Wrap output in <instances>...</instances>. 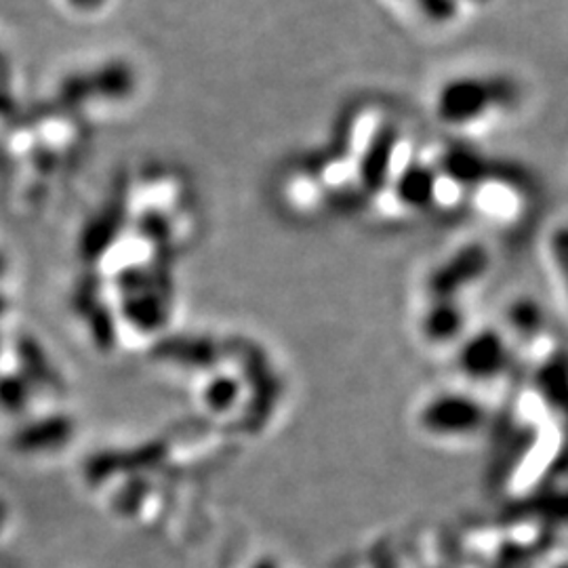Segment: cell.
<instances>
[{
    "mask_svg": "<svg viewBox=\"0 0 568 568\" xmlns=\"http://www.w3.org/2000/svg\"><path fill=\"white\" fill-rule=\"evenodd\" d=\"M2 312H4V300L0 297V314H2Z\"/></svg>",
    "mask_w": 568,
    "mask_h": 568,
    "instance_id": "cell-13",
    "label": "cell"
},
{
    "mask_svg": "<svg viewBox=\"0 0 568 568\" xmlns=\"http://www.w3.org/2000/svg\"><path fill=\"white\" fill-rule=\"evenodd\" d=\"M77 9H81V11H95V9H100L103 7V2L105 0H70Z\"/></svg>",
    "mask_w": 568,
    "mask_h": 568,
    "instance_id": "cell-12",
    "label": "cell"
},
{
    "mask_svg": "<svg viewBox=\"0 0 568 568\" xmlns=\"http://www.w3.org/2000/svg\"><path fill=\"white\" fill-rule=\"evenodd\" d=\"M525 98L523 84L511 74L455 77L436 95V114L445 124L466 126L488 112H511Z\"/></svg>",
    "mask_w": 568,
    "mask_h": 568,
    "instance_id": "cell-1",
    "label": "cell"
},
{
    "mask_svg": "<svg viewBox=\"0 0 568 568\" xmlns=\"http://www.w3.org/2000/svg\"><path fill=\"white\" fill-rule=\"evenodd\" d=\"M65 434V426L60 419H47L41 424L23 427L16 436V447L21 450H41L60 443Z\"/></svg>",
    "mask_w": 568,
    "mask_h": 568,
    "instance_id": "cell-8",
    "label": "cell"
},
{
    "mask_svg": "<svg viewBox=\"0 0 568 568\" xmlns=\"http://www.w3.org/2000/svg\"><path fill=\"white\" fill-rule=\"evenodd\" d=\"M419 424L432 436L469 438L485 424L483 405L464 394H440L419 413Z\"/></svg>",
    "mask_w": 568,
    "mask_h": 568,
    "instance_id": "cell-3",
    "label": "cell"
},
{
    "mask_svg": "<svg viewBox=\"0 0 568 568\" xmlns=\"http://www.w3.org/2000/svg\"><path fill=\"white\" fill-rule=\"evenodd\" d=\"M422 16L432 23H448L459 13V0H413Z\"/></svg>",
    "mask_w": 568,
    "mask_h": 568,
    "instance_id": "cell-11",
    "label": "cell"
},
{
    "mask_svg": "<svg viewBox=\"0 0 568 568\" xmlns=\"http://www.w3.org/2000/svg\"><path fill=\"white\" fill-rule=\"evenodd\" d=\"M549 253L568 295V225H558L549 236Z\"/></svg>",
    "mask_w": 568,
    "mask_h": 568,
    "instance_id": "cell-10",
    "label": "cell"
},
{
    "mask_svg": "<svg viewBox=\"0 0 568 568\" xmlns=\"http://www.w3.org/2000/svg\"><path fill=\"white\" fill-rule=\"evenodd\" d=\"M464 325V312L453 300H436L424 316V331L429 339H453Z\"/></svg>",
    "mask_w": 568,
    "mask_h": 568,
    "instance_id": "cell-7",
    "label": "cell"
},
{
    "mask_svg": "<svg viewBox=\"0 0 568 568\" xmlns=\"http://www.w3.org/2000/svg\"><path fill=\"white\" fill-rule=\"evenodd\" d=\"M508 363V345L495 331H483L467 339L462 349V368L471 379H493Z\"/></svg>",
    "mask_w": 568,
    "mask_h": 568,
    "instance_id": "cell-5",
    "label": "cell"
},
{
    "mask_svg": "<svg viewBox=\"0 0 568 568\" xmlns=\"http://www.w3.org/2000/svg\"><path fill=\"white\" fill-rule=\"evenodd\" d=\"M488 265L490 253L487 246L467 244L432 274L429 291L436 300H453V295L466 288L467 284L478 283L487 274Z\"/></svg>",
    "mask_w": 568,
    "mask_h": 568,
    "instance_id": "cell-4",
    "label": "cell"
},
{
    "mask_svg": "<svg viewBox=\"0 0 568 568\" xmlns=\"http://www.w3.org/2000/svg\"><path fill=\"white\" fill-rule=\"evenodd\" d=\"M440 171L462 187L495 182L528 190V175L518 164L487 159L483 152L466 145H455L447 150L440 159Z\"/></svg>",
    "mask_w": 568,
    "mask_h": 568,
    "instance_id": "cell-2",
    "label": "cell"
},
{
    "mask_svg": "<svg viewBox=\"0 0 568 568\" xmlns=\"http://www.w3.org/2000/svg\"><path fill=\"white\" fill-rule=\"evenodd\" d=\"M438 194V173L427 164H408L396 182V196L408 209H427Z\"/></svg>",
    "mask_w": 568,
    "mask_h": 568,
    "instance_id": "cell-6",
    "label": "cell"
},
{
    "mask_svg": "<svg viewBox=\"0 0 568 568\" xmlns=\"http://www.w3.org/2000/svg\"><path fill=\"white\" fill-rule=\"evenodd\" d=\"M471 2H488V0H471Z\"/></svg>",
    "mask_w": 568,
    "mask_h": 568,
    "instance_id": "cell-15",
    "label": "cell"
},
{
    "mask_svg": "<svg viewBox=\"0 0 568 568\" xmlns=\"http://www.w3.org/2000/svg\"><path fill=\"white\" fill-rule=\"evenodd\" d=\"M28 405V386L20 377H0V408L11 413V415H20L26 410Z\"/></svg>",
    "mask_w": 568,
    "mask_h": 568,
    "instance_id": "cell-9",
    "label": "cell"
},
{
    "mask_svg": "<svg viewBox=\"0 0 568 568\" xmlns=\"http://www.w3.org/2000/svg\"><path fill=\"white\" fill-rule=\"evenodd\" d=\"M2 270H4V260L0 257V272H2Z\"/></svg>",
    "mask_w": 568,
    "mask_h": 568,
    "instance_id": "cell-14",
    "label": "cell"
},
{
    "mask_svg": "<svg viewBox=\"0 0 568 568\" xmlns=\"http://www.w3.org/2000/svg\"><path fill=\"white\" fill-rule=\"evenodd\" d=\"M0 518H2V511H0Z\"/></svg>",
    "mask_w": 568,
    "mask_h": 568,
    "instance_id": "cell-16",
    "label": "cell"
}]
</instances>
